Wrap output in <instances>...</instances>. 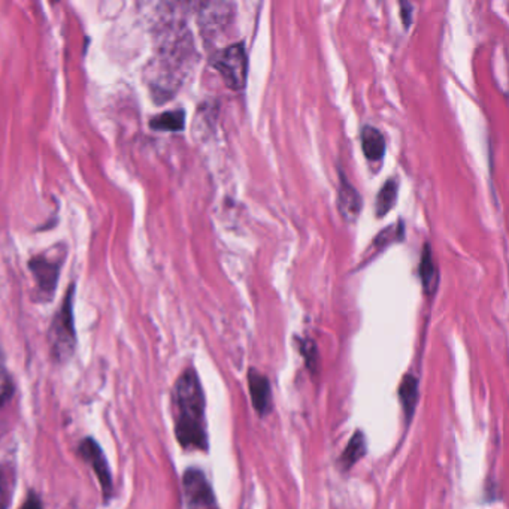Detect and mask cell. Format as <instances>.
Returning <instances> with one entry per match:
<instances>
[{"mask_svg": "<svg viewBox=\"0 0 509 509\" xmlns=\"http://www.w3.org/2000/svg\"><path fill=\"white\" fill-rule=\"evenodd\" d=\"M174 420L178 443L184 450L208 451L205 393L193 367L182 372L172 393Z\"/></svg>", "mask_w": 509, "mask_h": 509, "instance_id": "obj_1", "label": "cell"}, {"mask_svg": "<svg viewBox=\"0 0 509 509\" xmlns=\"http://www.w3.org/2000/svg\"><path fill=\"white\" fill-rule=\"evenodd\" d=\"M75 286L69 287L66 291L63 305L58 314L54 317L51 328H50V347L53 352V358L58 362H66L71 359L72 354L75 351V328H73V308H72V300H73Z\"/></svg>", "mask_w": 509, "mask_h": 509, "instance_id": "obj_2", "label": "cell"}, {"mask_svg": "<svg viewBox=\"0 0 509 509\" xmlns=\"http://www.w3.org/2000/svg\"><path fill=\"white\" fill-rule=\"evenodd\" d=\"M212 66L220 72L230 90H243L247 84L248 58L243 42L232 43L212 58Z\"/></svg>", "mask_w": 509, "mask_h": 509, "instance_id": "obj_3", "label": "cell"}, {"mask_svg": "<svg viewBox=\"0 0 509 509\" xmlns=\"http://www.w3.org/2000/svg\"><path fill=\"white\" fill-rule=\"evenodd\" d=\"M29 269L34 274L35 282H36L38 300L47 302V300L53 299L56 289H58L62 262L48 258L47 254H41V256L30 258Z\"/></svg>", "mask_w": 509, "mask_h": 509, "instance_id": "obj_4", "label": "cell"}, {"mask_svg": "<svg viewBox=\"0 0 509 509\" xmlns=\"http://www.w3.org/2000/svg\"><path fill=\"white\" fill-rule=\"evenodd\" d=\"M186 504L189 509H219L214 491L199 469H189L182 478Z\"/></svg>", "mask_w": 509, "mask_h": 509, "instance_id": "obj_5", "label": "cell"}, {"mask_svg": "<svg viewBox=\"0 0 509 509\" xmlns=\"http://www.w3.org/2000/svg\"><path fill=\"white\" fill-rule=\"evenodd\" d=\"M234 4L228 2H211L204 4L200 10V29L205 38H215L228 29V24L234 17Z\"/></svg>", "mask_w": 509, "mask_h": 509, "instance_id": "obj_6", "label": "cell"}, {"mask_svg": "<svg viewBox=\"0 0 509 509\" xmlns=\"http://www.w3.org/2000/svg\"><path fill=\"white\" fill-rule=\"evenodd\" d=\"M80 452L86 462L90 463L95 469L97 480H99L102 493L105 500L110 499L112 495V478H111L110 467L106 462L105 454L100 450L99 443L95 439L87 438L80 445Z\"/></svg>", "mask_w": 509, "mask_h": 509, "instance_id": "obj_7", "label": "cell"}, {"mask_svg": "<svg viewBox=\"0 0 509 509\" xmlns=\"http://www.w3.org/2000/svg\"><path fill=\"white\" fill-rule=\"evenodd\" d=\"M338 210L345 223H354L362 211V197L343 172H339Z\"/></svg>", "mask_w": 509, "mask_h": 509, "instance_id": "obj_8", "label": "cell"}, {"mask_svg": "<svg viewBox=\"0 0 509 509\" xmlns=\"http://www.w3.org/2000/svg\"><path fill=\"white\" fill-rule=\"evenodd\" d=\"M248 387L251 396L252 406L260 415L269 414L272 408L271 382L262 372L251 369L248 372Z\"/></svg>", "mask_w": 509, "mask_h": 509, "instance_id": "obj_9", "label": "cell"}, {"mask_svg": "<svg viewBox=\"0 0 509 509\" xmlns=\"http://www.w3.org/2000/svg\"><path fill=\"white\" fill-rule=\"evenodd\" d=\"M360 139H362L363 154L369 162L382 160L386 154V139L380 130L374 126H365Z\"/></svg>", "mask_w": 509, "mask_h": 509, "instance_id": "obj_10", "label": "cell"}, {"mask_svg": "<svg viewBox=\"0 0 509 509\" xmlns=\"http://www.w3.org/2000/svg\"><path fill=\"white\" fill-rule=\"evenodd\" d=\"M420 278L423 282L424 293L434 296L435 291L438 289L439 275L428 243H426L423 248V256H421V262H420Z\"/></svg>", "mask_w": 509, "mask_h": 509, "instance_id": "obj_11", "label": "cell"}, {"mask_svg": "<svg viewBox=\"0 0 509 509\" xmlns=\"http://www.w3.org/2000/svg\"><path fill=\"white\" fill-rule=\"evenodd\" d=\"M365 454H366V439H365V435L358 430L350 439L343 456L339 457V465L343 467V471H350Z\"/></svg>", "mask_w": 509, "mask_h": 509, "instance_id": "obj_12", "label": "cell"}, {"mask_svg": "<svg viewBox=\"0 0 509 509\" xmlns=\"http://www.w3.org/2000/svg\"><path fill=\"white\" fill-rule=\"evenodd\" d=\"M399 397L406 420L410 421L419 400V380L414 375H405L404 381L400 382Z\"/></svg>", "mask_w": 509, "mask_h": 509, "instance_id": "obj_13", "label": "cell"}, {"mask_svg": "<svg viewBox=\"0 0 509 509\" xmlns=\"http://www.w3.org/2000/svg\"><path fill=\"white\" fill-rule=\"evenodd\" d=\"M150 126L158 132H181L186 126V112L182 110L167 111L152 117Z\"/></svg>", "mask_w": 509, "mask_h": 509, "instance_id": "obj_14", "label": "cell"}, {"mask_svg": "<svg viewBox=\"0 0 509 509\" xmlns=\"http://www.w3.org/2000/svg\"><path fill=\"white\" fill-rule=\"evenodd\" d=\"M397 191H399V182L393 180V178L382 186L380 193L376 196L375 202V214L378 219L386 217L393 210L396 200H397Z\"/></svg>", "mask_w": 509, "mask_h": 509, "instance_id": "obj_15", "label": "cell"}, {"mask_svg": "<svg viewBox=\"0 0 509 509\" xmlns=\"http://www.w3.org/2000/svg\"><path fill=\"white\" fill-rule=\"evenodd\" d=\"M402 238H404V224L399 223V226H391L386 230H382L374 241V248H375V251H378V250L381 251L387 245H390L396 241H402Z\"/></svg>", "mask_w": 509, "mask_h": 509, "instance_id": "obj_16", "label": "cell"}, {"mask_svg": "<svg viewBox=\"0 0 509 509\" xmlns=\"http://www.w3.org/2000/svg\"><path fill=\"white\" fill-rule=\"evenodd\" d=\"M12 393H14V384H12L10 374L6 371L4 352L0 347V408L11 399Z\"/></svg>", "mask_w": 509, "mask_h": 509, "instance_id": "obj_17", "label": "cell"}, {"mask_svg": "<svg viewBox=\"0 0 509 509\" xmlns=\"http://www.w3.org/2000/svg\"><path fill=\"white\" fill-rule=\"evenodd\" d=\"M300 354L304 356L305 362L308 366H314L315 362H317V348L311 339H304L300 343Z\"/></svg>", "mask_w": 509, "mask_h": 509, "instance_id": "obj_18", "label": "cell"}, {"mask_svg": "<svg viewBox=\"0 0 509 509\" xmlns=\"http://www.w3.org/2000/svg\"><path fill=\"white\" fill-rule=\"evenodd\" d=\"M11 487L6 474L0 467V509H8L11 499Z\"/></svg>", "mask_w": 509, "mask_h": 509, "instance_id": "obj_19", "label": "cell"}, {"mask_svg": "<svg viewBox=\"0 0 509 509\" xmlns=\"http://www.w3.org/2000/svg\"><path fill=\"white\" fill-rule=\"evenodd\" d=\"M400 17L404 19L405 27H410L411 24V12H413V6L408 4V2H404L400 4Z\"/></svg>", "mask_w": 509, "mask_h": 509, "instance_id": "obj_20", "label": "cell"}, {"mask_svg": "<svg viewBox=\"0 0 509 509\" xmlns=\"http://www.w3.org/2000/svg\"><path fill=\"white\" fill-rule=\"evenodd\" d=\"M21 509H42V504H41L39 496L30 493L29 497L26 500V504L21 506Z\"/></svg>", "mask_w": 509, "mask_h": 509, "instance_id": "obj_21", "label": "cell"}]
</instances>
